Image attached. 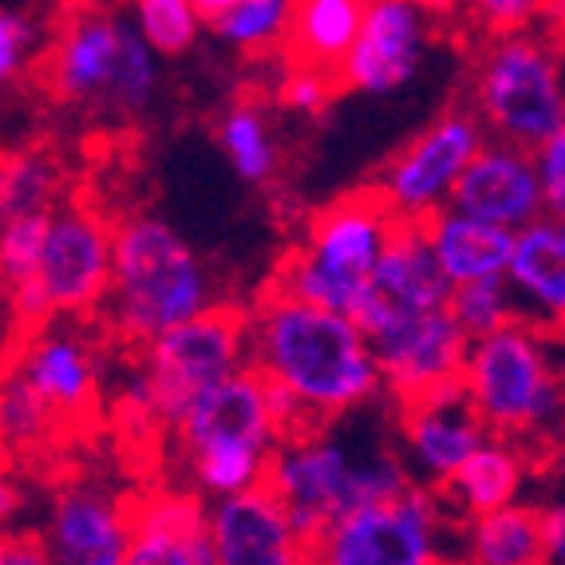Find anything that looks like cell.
Wrapping results in <instances>:
<instances>
[{
  "label": "cell",
  "instance_id": "19",
  "mask_svg": "<svg viewBox=\"0 0 565 565\" xmlns=\"http://www.w3.org/2000/svg\"><path fill=\"white\" fill-rule=\"evenodd\" d=\"M467 344L471 340L451 321V312L439 309L404 324L392 337L376 340L372 352H376L384 387L399 404H407V399L431 396L447 384H459Z\"/></svg>",
  "mask_w": 565,
  "mask_h": 565
},
{
  "label": "cell",
  "instance_id": "36",
  "mask_svg": "<svg viewBox=\"0 0 565 565\" xmlns=\"http://www.w3.org/2000/svg\"><path fill=\"white\" fill-rule=\"evenodd\" d=\"M36 47V24L17 9H0V92H9L29 67Z\"/></svg>",
  "mask_w": 565,
  "mask_h": 565
},
{
  "label": "cell",
  "instance_id": "27",
  "mask_svg": "<svg viewBox=\"0 0 565 565\" xmlns=\"http://www.w3.org/2000/svg\"><path fill=\"white\" fill-rule=\"evenodd\" d=\"M56 412L32 392V384L12 367L9 376L0 380V455L4 459H20V455H36L40 447L52 444V435L60 431Z\"/></svg>",
  "mask_w": 565,
  "mask_h": 565
},
{
  "label": "cell",
  "instance_id": "13",
  "mask_svg": "<svg viewBox=\"0 0 565 565\" xmlns=\"http://www.w3.org/2000/svg\"><path fill=\"white\" fill-rule=\"evenodd\" d=\"M487 131L475 111H447L419 131L384 170L376 194L399 222H424L439 206H447L451 186L462 167L482 147Z\"/></svg>",
  "mask_w": 565,
  "mask_h": 565
},
{
  "label": "cell",
  "instance_id": "15",
  "mask_svg": "<svg viewBox=\"0 0 565 565\" xmlns=\"http://www.w3.org/2000/svg\"><path fill=\"white\" fill-rule=\"evenodd\" d=\"M214 565H312L309 537L292 526L269 487H249L206 507Z\"/></svg>",
  "mask_w": 565,
  "mask_h": 565
},
{
  "label": "cell",
  "instance_id": "43",
  "mask_svg": "<svg viewBox=\"0 0 565 565\" xmlns=\"http://www.w3.org/2000/svg\"><path fill=\"white\" fill-rule=\"evenodd\" d=\"M190 4H194V12H199V20H210V24H214L222 12L234 9L237 0H190Z\"/></svg>",
  "mask_w": 565,
  "mask_h": 565
},
{
  "label": "cell",
  "instance_id": "23",
  "mask_svg": "<svg viewBox=\"0 0 565 565\" xmlns=\"http://www.w3.org/2000/svg\"><path fill=\"white\" fill-rule=\"evenodd\" d=\"M530 475V455L519 439L487 435L467 459L455 467V475L435 490L444 507H451L459 519H479L490 510H502L519 502Z\"/></svg>",
  "mask_w": 565,
  "mask_h": 565
},
{
  "label": "cell",
  "instance_id": "18",
  "mask_svg": "<svg viewBox=\"0 0 565 565\" xmlns=\"http://www.w3.org/2000/svg\"><path fill=\"white\" fill-rule=\"evenodd\" d=\"M17 372L56 412L60 424H72V419H84L95 412V399H99L95 349L67 317L29 329L24 349L17 356Z\"/></svg>",
  "mask_w": 565,
  "mask_h": 565
},
{
  "label": "cell",
  "instance_id": "39",
  "mask_svg": "<svg viewBox=\"0 0 565 565\" xmlns=\"http://www.w3.org/2000/svg\"><path fill=\"white\" fill-rule=\"evenodd\" d=\"M471 4L494 36H499V32L530 29V24L550 9V0H471Z\"/></svg>",
  "mask_w": 565,
  "mask_h": 565
},
{
  "label": "cell",
  "instance_id": "2",
  "mask_svg": "<svg viewBox=\"0 0 565 565\" xmlns=\"http://www.w3.org/2000/svg\"><path fill=\"white\" fill-rule=\"evenodd\" d=\"M210 305L214 281L206 262L170 222L139 214L111 226V269L99 309L127 344H147Z\"/></svg>",
  "mask_w": 565,
  "mask_h": 565
},
{
  "label": "cell",
  "instance_id": "22",
  "mask_svg": "<svg viewBox=\"0 0 565 565\" xmlns=\"http://www.w3.org/2000/svg\"><path fill=\"white\" fill-rule=\"evenodd\" d=\"M510 297L519 305V321H530L557 337L565 317V222L542 214L514 230L507 269H502Z\"/></svg>",
  "mask_w": 565,
  "mask_h": 565
},
{
  "label": "cell",
  "instance_id": "14",
  "mask_svg": "<svg viewBox=\"0 0 565 565\" xmlns=\"http://www.w3.org/2000/svg\"><path fill=\"white\" fill-rule=\"evenodd\" d=\"M131 502L104 482H64L47 502L44 542L52 565H122Z\"/></svg>",
  "mask_w": 565,
  "mask_h": 565
},
{
  "label": "cell",
  "instance_id": "10",
  "mask_svg": "<svg viewBox=\"0 0 565 565\" xmlns=\"http://www.w3.org/2000/svg\"><path fill=\"white\" fill-rule=\"evenodd\" d=\"M435 36L431 0H364L360 29L337 64V87L392 95L419 76Z\"/></svg>",
  "mask_w": 565,
  "mask_h": 565
},
{
  "label": "cell",
  "instance_id": "1",
  "mask_svg": "<svg viewBox=\"0 0 565 565\" xmlns=\"http://www.w3.org/2000/svg\"><path fill=\"white\" fill-rule=\"evenodd\" d=\"M249 367L281 387L309 427L360 412L384 392L376 352L349 312L274 289L249 312Z\"/></svg>",
  "mask_w": 565,
  "mask_h": 565
},
{
  "label": "cell",
  "instance_id": "24",
  "mask_svg": "<svg viewBox=\"0 0 565 565\" xmlns=\"http://www.w3.org/2000/svg\"><path fill=\"white\" fill-rule=\"evenodd\" d=\"M424 242L431 249L439 274L447 277V285H467L482 281V277H502L510 257V242L514 234L502 226H490L471 214H459L451 206H439L435 214H427L419 222Z\"/></svg>",
  "mask_w": 565,
  "mask_h": 565
},
{
  "label": "cell",
  "instance_id": "41",
  "mask_svg": "<svg viewBox=\"0 0 565 565\" xmlns=\"http://www.w3.org/2000/svg\"><path fill=\"white\" fill-rule=\"evenodd\" d=\"M537 537H542V565H565V510L557 502L537 514Z\"/></svg>",
  "mask_w": 565,
  "mask_h": 565
},
{
  "label": "cell",
  "instance_id": "12",
  "mask_svg": "<svg viewBox=\"0 0 565 565\" xmlns=\"http://www.w3.org/2000/svg\"><path fill=\"white\" fill-rule=\"evenodd\" d=\"M356 447L344 444L337 431L309 427V431L285 435L265 462V487L274 490L292 526L305 537H317L332 519L344 514V490Z\"/></svg>",
  "mask_w": 565,
  "mask_h": 565
},
{
  "label": "cell",
  "instance_id": "31",
  "mask_svg": "<svg viewBox=\"0 0 565 565\" xmlns=\"http://www.w3.org/2000/svg\"><path fill=\"white\" fill-rule=\"evenodd\" d=\"M407 487H412V471H407L404 455L387 444H364L352 451L344 510L387 502V499H396V494H404Z\"/></svg>",
  "mask_w": 565,
  "mask_h": 565
},
{
  "label": "cell",
  "instance_id": "16",
  "mask_svg": "<svg viewBox=\"0 0 565 565\" xmlns=\"http://www.w3.org/2000/svg\"><path fill=\"white\" fill-rule=\"evenodd\" d=\"M399 431H404V462L415 487L439 490L467 455L487 439V427L471 412L459 384H447L431 396L399 404Z\"/></svg>",
  "mask_w": 565,
  "mask_h": 565
},
{
  "label": "cell",
  "instance_id": "32",
  "mask_svg": "<svg viewBox=\"0 0 565 565\" xmlns=\"http://www.w3.org/2000/svg\"><path fill=\"white\" fill-rule=\"evenodd\" d=\"M292 0H237L234 9L214 20L217 40L242 52H269L285 40Z\"/></svg>",
  "mask_w": 565,
  "mask_h": 565
},
{
  "label": "cell",
  "instance_id": "11",
  "mask_svg": "<svg viewBox=\"0 0 565 565\" xmlns=\"http://www.w3.org/2000/svg\"><path fill=\"white\" fill-rule=\"evenodd\" d=\"M447 297H451V285L439 274L419 222H399L376 269L367 274L364 289H360L352 321L360 324L367 344H376L427 312L447 309Z\"/></svg>",
  "mask_w": 565,
  "mask_h": 565
},
{
  "label": "cell",
  "instance_id": "38",
  "mask_svg": "<svg viewBox=\"0 0 565 565\" xmlns=\"http://www.w3.org/2000/svg\"><path fill=\"white\" fill-rule=\"evenodd\" d=\"M530 162H534V179L537 190H542V202L554 217H562L565 210V131L550 135L546 142H537L530 151Z\"/></svg>",
  "mask_w": 565,
  "mask_h": 565
},
{
  "label": "cell",
  "instance_id": "17",
  "mask_svg": "<svg viewBox=\"0 0 565 565\" xmlns=\"http://www.w3.org/2000/svg\"><path fill=\"white\" fill-rule=\"evenodd\" d=\"M447 206L510 230V234L546 214L530 151L502 139H482V147L467 159L459 182L451 186Z\"/></svg>",
  "mask_w": 565,
  "mask_h": 565
},
{
  "label": "cell",
  "instance_id": "35",
  "mask_svg": "<svg viewBox=\"0 0 565 565\" xmlns=\"http://www.w3.org/2000/svg\"><path fill=\"white\" fill-rule=\"evenodd\" d=\"M47 217L52 210H36V214H20L0 222V285L12 289V285L29 281L36 274L40 262V245L47 234Z\"/></svg>",
  "mask_w": 565,
  "mask_h": 565
},
{
  "label": "cell",
  "instance_id": "9",
  "mask_svg": "<svg viewBox=\"0 0 565 565\" xmlns=\"http://www.w3.org/2000/svg\"><path fill=\"white\" fill-rule=\"evenodd\" d=\"M447 507L427 487L344 510L312 537V565H447Z\"/></svg>",
  "mask_w": 565,
  "mask_h": 565
},
{
  "label": "cell",
  "instance_id": "37",
  "mask_svg": "<svg viewBox=\"0 0 565 565\" xmlns=\"http://www.w3.org/2000/svg\"><path fill=\"white\" fill-rule=\"evenodd\" d=\"M337 76L332 72H321V67H309V64H289L281 79V99L292 107V111H305V115H317L329 107V99L337 95Z\"/></svg>",
  "mask_w": 565,
  "mask_h": 565
},
{
  "label": "cell",
  "instance_id": "29",
  "mask_svg": "<svg viewBox=\"0 0 565 565\" xmlns=\"http://www.w3.org/2000/svg\"><path fill=\"white\" fill-rule=\"evenodd\" d=\"M217 147L245 182H269L277 170V142L254 104H237L217 122Z\"/></svg>",
  "mask_w": 565,
  "mask_h": 565
},
{
  "label": "cell",
  "instance_id": "3",
  "mask_svg": "<svg viewBox=\"0 0 565 565\" xmlns=\"http://www.w3.org/2000/svg\"><path fill=\"white\" fill-rule=\"evenodd\" d=\"M459 387L490 435L546 439L562 424V367L554 332L530 321L475 337L462 356Z\"/></svg>",
  "mask_w": 565,
  "mask_h": 565
},
{
  "label": "cell",
  "instance_id": "40",
  "mask_svg": "<svg viewBox=\"0 0 565 565\" xmlns=\"http://www.w3.org/2000/svg\"><path fill=\"white\" fill-rule=\"evenodd\" d=\"M0 565H52L44 542L32 530H0Z\"/></svg>",
  "mask_w": 565,
  "mask_h": 565
},
{
  "label": "cell",
  "instance_id": "28",
  "mask_svg": "<svg viewBox=\"0 0 565 565\" xmlns=\"http://www.w3.org/2000/svg\"><path fill=\"white\" fill-rule=\"evenodd\" d=\"M182 455H186L190 482H194L210 502L242 494V490H249V487H262L265 462H269V451L245 447V444H206Z\"/></svg>",
  "mask_w": 565,
  "mask_h": 565
},
{
  "label": "cell",
  "instance_id": "21",
  "mask_svg": "<svg viewBox=\"0 0 565 565\" xmlns=\"http://www.w3.org/2000/svg\"><path fill=\"white\" fill-rule=\"evenodd\" d=\"M174 435H179L182 451H194V447L206 444H245L274 451L277 439H281V427H277L274 407H269L265 380L245 364L242 372L210 387L206 396L174 424Z\"/></svg>",
  "mask_w": 565,
  "mask_h": 565
},
{
  "label": "cell",
  "instance_id": "26",
  "mask_svg": "<svg viewBox=\"0 0 565 565\" xmlns=\"http://www.w3.org/2000/svg\"><path fill=\"white\" fill-rule=\"evenodd\" d=\"M360 9L364 0H292L289 32L281 40L289 44L292 64L337 72L360 29Z\"/></svg>",
  "mask_w": 565,
  "mask_h": 565
},
{
  "label": "cell",
  "instance_id": "42",
  "mask_svg": "<svg viewBox=\"0 0 565 565\" xmlns=\"http://www.w3.org/2000/svg\"><path fill=\"white\" fill-rule=\"evenodd\" d=\"M24 487L9 471H0V530H9L24 514Z\"/></svg>",
  "mask_w": 565,
  "mask_h": 565
},
{
  "label": "cell",
  "instance_id": "33",
  "mask_svg": "<svg viewBox=\"0 0 565 565\" xmlns=\"http://www.w3.org/2000/svg\"><path fill=\"white\" fill-rule=\"evenodd\" d=\"M447 312L467 332V340L487 337V332L502 329V324L519 321V305H514L502 277H482V281L455 285L451 297H447Z\"/></svg>",
  "mask_w": 565,
  "mask_h": 565
},
{
  "label": "cell",
  "instance_id": "7",
  "mask_svg": "<svg viewBox=\"0 0 565 565\" xmlns=\"http://www.w3.org/2000/svg\"><path fill=\"white\" fill-rule=\"evenodd\" d=\"M249 364V317L210 305L206 312L142 344L139 380L162 427H174L210 387Z\"/></svg>",
  "mask_w": 565,
  "mask_h": 565
},
{
  "label": "cell",
  "instance_id": "8",
  "mask_svg": "<svg viewBox=\"0 0 565 565\" xmlns=\"http://www.w3.org/2000/svg\"><path fill=\"white\" fill-rule=\"evenodd\" d=\"M107 269H111V222L87 206L52 210L36 274L9 289L12 317L24 329H36L56 317H92L107 292Z\"/></svg>",
  "mask_w": 565,
  "mask_h": 565
},
{
  "label": "cell",
  "instance_id": "6",
  "mask_svg": "<svg viewBox=\"0 0 565 565\" xmlns=\"http://www.w3.org/2000/svg\"><path fill=\"white\" fill-rule=\"evenodd\" d=\"M475 107L490 139L534 151L537 142L565 131L562 56L554 40L537 32H499L475 72Z\"/></svg>",
  "mask_w": 565,
  "mask_h": 565
},
{
  "label": "cell",
  "instance_id": "34",
  "mask_svg": "<svg viewBox=\"0 0 565 565\" xmlns=\"http://www.w3.org/2000/svg\"><path fill=\"white\" fill-rule=\"evenodd\" d=\"M135 32L154 56H182L199 40L202 20L190 0H135Z\"/></svg>",
  "mask_w": 565,
  "mask_h": 565
},
{
  "label": "cell",
  "instance_id": "4",
  "mask_svg": "<svg viewBox=\"0 0 565 565\" xmlns=\"http://www.w3.org/2000/svg\"><path fill=\"white\" fill-rule=\"evenodd\" d=\"M44 84L60 104L135 119L159 95V56L119 12L79 9L44 60Z\"/></svg>",
  "mask_w": 565,
  "mask_h": 565
},
{
  "label": "cell",
  "instance_id": "20",
  "mask_svg": "<svg viewBox=\"0 0 565 565\" xmlns=\"http://www.w3.org/2000/svg\"><path fill=\"white\" fill-rule=\"evenodd\" d=\"M206 507L210 502L190 490H142L131 499V537L122 565H214Z\"/></svg>",
  "mask_w": 565,
  "mask_h": 565
},
{
  "label": "cell",
  "instance_id": "25",
  "mask_svg": "<svg viewBox=\"0 0 565 565\" xmlns=\"http://www.w3.org/2000/svg\"><path fill=\"white\" fill-rule=\"evenodd\" d=\"M537 507L510 502L479 519L459 522V562L455 565H542Z\"/></svg>",
  "mask_w": 565,
  "mask_h": 565
},
{
  "label": "cell",
  "instance_id": "30",
  "mask_svg": "<svg viewBox=\"0 0 565 565\" xmlns=\"http://www.w3.org/2000/svg\"><path fill=\"white\" fill-rule=\"evenodd\" d=\"M60 167L47 154L9 151L0 154V222L36 210H56L60 199Z\"/></svg>",
  "mask_w": 565,
  "mask_h": 565
},
{
  "label": "cell",
  "instance_id": "5",
  "mask_svg": "<svg viewBox=\"0 0 565 565\" xmlns=\"http://www.w3.org/2000/svg\"><path fill=\"white\" fill-rule=\"evenodd\" d=\"M396 226L399 217L384 206L376 190L344 194L312 217L301 245L277 265L269 289L352 317L360 289L376 269Z\"/></svg>",
  "mask_w": 565,
  "mask_h": 565
}]
</instances>
